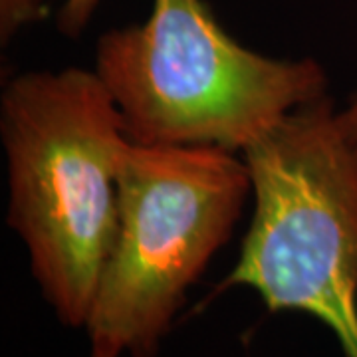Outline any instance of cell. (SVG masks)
<instances>
[{"label": "cell", "instance_id": "6da1fadb", "mask_svg": "<svg viewBox=\"0 0 357 357\" xmlns=\"http://www.w3.org/2000/svg\"><path fill=\"white\" fill-rule=\"evenodd\" d=\"M0 121L8 225L58 318L86 326L117 234L121 114L96 72L68 68L13 79Z\"/></svg>", "mask_w": 357, "mask_h": 357}, {"label": "cell", "instance_id": "7a4b0ae2", "mask_svg": "<svg viewBox=\"0 0 357 357\" xmlns=\"http://www.w3.org/2000/svg\"><path fill=\"white\" fill-rule=\"evenodd\" d=\"M96 74L133 143L229 151H244L328 89L314 60H274L243 48L203 0H153L143 24L105 32Z\"/></svg>", "mask_w": 357, "mask_h": 357}, {"label": "cell", "instance_id": "3957f363", "mask_svg": "<svg viewBox=\"0 0 357 357\" xmlns=\"http://www.w3.org/2000/svg\"><path fill=\"white\" fill-rule=\"evenodd\" d=\"M255 217L220 288L248 286L270 312H306L357 357V145L326 96L244 149Z\"/></svg>", "mask_w": 357, "mask_h": 357}, {"label": "cell", "instance_id": "277c9868", "mask_svg": "<svg viewBox=\"0 0 357 357\" xmlns=\"http://www.w3.org/2000/svg\"><path fill=\"white\" fill-rule=\"evenodd\" d=\"M252 192L250 173L215 145L129 141L119 220L88 328L91 344L155 357L163 335Z\"/></svg>", "mask_w": 357, "mask_h": 357}, {"label": "cell", "instance_id": "5b68a950", "mask_svg": "<svg viewBox=\"0 0 357 357\" xmlns=\"http://www.w3.org/2000/svg\"><path fill=\"white\" fill-rule=\"evenodd\" d=\"M44 8V0H0V34L2 40H10L18 28L38 20Z\"/></svg>", "mask_w": 357, "mask_h": 357}, {"label": "cell", "instance_id": "8992f818", "mask_svg": "<svg viewBox=\"0 0 357 357\" xmlns=\"http://www.w3.org/2000/svg\"><path fill=\"white\" fill-rule=\"evenodd\" d=\"M100 0H66L60 16H58V26L66 36L76 38L77 34L86 28L91 14L98 8Z\"/></svg>", "mask_w": 357, "mask_h": 357}, {"label": "cell", "instance_id": "52a82bcc", "mask_svg": "<svg viewBox=\"0 0 357 357\" xmlns=\"http://www.w3.org/2000/svg\"><path fill=\"white\" fill-rule=\"evenodd\" d=\"M337 121H340L345 135L357 145V93L344 112L337 114Z\"/></svg>", "mask_w": 357, "mask_h": 357}, {"label": "cell", "instance_id": "ba28073f", "mask_svg": "<svg viewBox=\"0 0 357 357\" xmlns=\"http://www.w3.org/2000/svg\"><path fill=\"white\" fill-rule=\"evenodd\" d=\"M121 351L115 349L112 345H103V344H91V356L89 357H119Z\"/></svg>", "mask_w": 357, "mask_h": 357}]
</instances>
